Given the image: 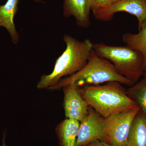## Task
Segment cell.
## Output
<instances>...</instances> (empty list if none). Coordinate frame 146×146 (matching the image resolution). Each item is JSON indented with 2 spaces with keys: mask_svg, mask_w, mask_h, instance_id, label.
Segmentation results:
<instances>
[{
  "mask_svg": "<svg viewBox=\"0 0 146 146\" xmlns=\"http://www.w3.org/2000/svg\"><path fill=\"white\" fill-rule=\"evenodd\" d=\"M85 146H116L114 145H110L109 144H108L107 143H105V142H102V141H99V140H96L93 141V142H91L88 144V145H86Z\"/></svg>",
  "mask_w": 146,
  "mask_h": 146,
  "instance_id": "cell-16",
  "label": "cell"
},
{
  "mask_svg": "<svg viewBox=\"0 0 146 146\" xmlns=\"http://www.w3.org/2000/svg\"><path fill=\"white\" fill-rule=\"evenodd\" d=\"M80 122L66 118L56 127L60 146H75Z\"/></svg>",
  "mask_w": 146,
  "mask_h": 146,
  "instance_id": "cell-11",
  "label": "cell"
},
{
  "mask_svg": "<svg viewBox=\"0 0 146 146\" xmlns=\"http://www.w3.org/2000/svg\"><path fill=\"white\" fill-rule=\"evenodd\" d=\"M141 108L138 105L103 119L105 143L116 146H125L134 118Z\"/></svg>",
  "mask_w": 146,
  "mask_h": 146,
  "instance_id": "cell-5",
  "label": "cell"
},
{
  "mask_svg": "<svg viewBox=\"0 0 146 146\" xmlns=\"http://www.w3.org/2000/svg\"><path fill=\"white\" fill-rule=\"evenodd\" d=\"M125 146H146V116L141 110L133 120Z\"/></svg>",
  "mask_w": 146,
  "mask_h": 146,
  "instance_id": "cell-12",
  "label": "cell"
},
{
  "mask_svg": "<svg viewBox=\"0 0 146 146\" xmlns=\"http://www.w3.org/2000/svg\"><path fill=\"white\" fill-rule=\"evenodd\" d=\"M123 42L127 46L140 52L143 56L146 69V21L144 22L136 34L127 33L122 36Z\"/></svg>",
  "mask_w": 146,
  "mask_h": 146,
  "instance_id": "cell-13",
  "label": "cell"
},
{
  "mask_svg": "<svg viewBox=\"0 0 146 146\" xmlns=\"http://www.w3.org/2000/svg\"><path fill=\"white\" fill-rule=\"evenodd\" d=\"M120 12H126L136 17L139 29L146 21V0H120L96 11L94 15L97 20L108 21L112 20L116 13Z\"/></svg>",
  "mask_w": 146,
  "mask_h": 146,
  "instance_id": "cell-6",
  "label": "cell"
},
{
  "mask_svg": "<svg viewBox=\"0 0 146 146\" xmlns=\"http://www.w3.org/2000/svg\"><path fill=\"white\" fill-rule=\"evenodd\" d=\"M112 82L130 86L134 84L121 75L111 62L98 55L93 49L87 63L80 70L73 75L61 79L50 90H60L64 86L71 84L80 88Z\"/></svg>",
  "mask_w": 146,
  "mask_h": 146,
  "instance_id": "cell-3",
  "label": "cell"
},
{
  "mask_svg": "<svg viewBox=\"0 0 146 146\" xmlns=\"http://www.w3.org/2000/svg\"><path fill=\"white\" fill-rule=\"evenodd\" d=\"M91 11L89 0H64L63 16L66 18L73 16L80 27L86 29L90 26Z\"/></svg>",
  "mask_w": 146,
  "mask_h": 146,
  "instance_id": "cell-9",
  "label": "cell"
},
{
  "mask_svg": "<svg viewBox=\"0 0 146 146\" xmlns=\"http://www.w3.org/2000/svg\"><path fill=\"white\" fill-rule=\"evenodd\" d=\"M63 40L66 45L65 50L56 59L52 73L41 76L37 89L50 90L61 79L76 74L87 63L94 44L90 39L80 41L65 34Z\"/></svg>",
  "mask_w": 146,
  "mask_h": 146,
  "instance_id": "cell-1",
  "label": "cell"
},
{
  "mask_svg": "<svg viewBox=\"0 0 146 146\" xmlns=\"http://www.w3.org/2000/svg\"><path fill=\"white\" fill-rule=\"evenodd\" d=\"M127 94L140 107L146 116V77L139 80L126 90Z\"/></svg>",
  "mask_w": 146,
  "mask_h": 146,
  "instance_id": "cell-14",
  "label": "cell"
},
{
  "mask_svg": "<svg viewBox=\"0 0 146 146\" xmlns=\"http://www.w3.org/2000/svg\"><path fill=\"white\" fill-rule=\"evenodd\" d=\"M143 76L146 77V69L145 71V72H144Z\"/></svg>",
  "mask_w": 146,
  "mask_h": 146,
  "instance_id": "cell-18",
  "label": "cell"
},
{
  "mask_svg": "<svg viewBox=\"0 0 146 146\" xmlns=\"http://www.w3.org/2000/svg\"><path fill=\"white\" fill-rule=\"evenodd\" d=\"M103 119L89 106L86 117L80 122L75 146H85L96 140L105 142Z\"/></svg>",
  "mask_w": 146,
  "mask_h": 146,
  "instance_id": "cell-7",
  "label": "cell"
},
{
  "mask_svg": "<svg viewBox=\"0 0 146 146\" xmlns=\"http://www.w3.org/2000/svg\"><path fill=\"white\" fill-rule=\"evenodd\" d=\"M1 146H7L6 145L4 139H3V143L2 144V145Z\"/></svg>",
  "mask_w": 146,
  "mask_h": 146,
  "instance_id": "cell-17",
  "label": "cell"
},
{
  "mask_svg": "<svg viewBox=\"0 0 146 146\" xmlns=\"http://www.w3.org/2000/svg\"><path fill=\"white\" fill-rule=\"evenodd\" d=\"M121 84L116 82L78 88L88 105L102 117L125 111L138 105L128 96Z\"/></svg>",
  "mask_w": 146,
  "mask_h": 146,
  "instance_id": "cell-2",
  "label": "cell"
},
{
  "mask_svg": "<svg viewBox=\"0 0 146 146\" xmlns=\"http://www.w3.org/2000/svg\"><path fill=\"white\" fill-rule=\"evenodd\" d=\"M64 94L63 108L66 118L81 122L88 114L89 106L75 85H68L62 88Z\"/></svg>",
  "mask_w": 146,
  "mask_h": 146,
  "instance_id": "cell-8",
  "label": "cell"
},
{
  "mask_svg": "<svg viewBox=\"0 0 146 146\" xmlns=\"http://www.w3.org/2000/svg\"><path fill=\"white\" fill-rule=\"evenodd\" d=\"M19 1L7 0L4 5H0V27H4L7 30L12 42L15 44H18L19 39V35L14 22Z\"/></svg>",
  "mask_w": 146,
  "mask_h": 146,
  "instance_id": "cell-10",
  "label": "cell"
},
{
  "mask_svg": "<svg viewBox=\"0 0 146 146\" xmlns=\"http://www.w3.org/2000/svg\"><path fill=\"white\" fill-rule=\"evenodd\" d=\"M93 49L98 55L111 62L121 75L133 83L143 76L145 59L140 52L126 46H109L103 43L93 44Z\"/></svg>",
  "mask_w": 146,
  "mask_h": 146,
  "instance_id": "cell-4",
  "label": "cell"
},
{
  "mask_svg": "<svg viewBox=\"0 0 146 146\" xmlns=\"http://www.w3.org/2000/svg\"><path fill=\"white\" fill-rule=\"evenodd\" d=\"M91 11L93 13L101 9L117 2L120 0H89Z\"/></svg>",
  "mask_w": 146,
  "mask_h": 146,
  "instance_id": "cell-15",
  "label": "cell"
}]
</instances>
